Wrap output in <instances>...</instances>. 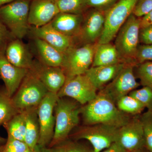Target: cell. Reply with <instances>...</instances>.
<instances>
[{"label":"cell","instance_id":"obj_15","mask_svg":"<svg viewBox=\"0 0 152 152\" xmlns=\"http://www.w3.org/2000/svg\"><path fill=\"white\" fill-rule=\"evenodd\" d=\"M60 12L57 0H31L29 23L31 27L42 26L50 23Z\"/></svg>","mask_w":152,"mask_h":152},{"label":"cell","instance_id":"obj_36","mask_svg":"<svg viewBox=\"0 0 152 152\" xmlns=\"http://www.w3.org/2000/svg\"><path fill=\"white\" fill-rule=\"evenodd\" d=\"M117 0H88V6L100 10L107 11Z\"/></svg>","mask_w":152,"mask_h":152},{"label":"cell","instance_id":"obj_1","mask_svg":"<svg viewBox=\"0 0 152 152\" xmlns=\"http://www.w3.org/2000/svg\"><path fill=\"white\" fill-rule=\"evenodd\" d=\"M81 114L86 125L104 124L119 128L131 118L129 114L119 110L110 98L99 93L95 99L81 107Z\"/></svg>","mask_w":152,"mask_h":152},{"label":"cell","instance_id":"obj_5","mask_svg":"<svg viewBox=\"0 0 152 152\" xmlns=\"http://www.w3.org/2000/svg\"><path fill=\"white\" fill-rule=\"evenodd\" d=\"M48 92L36 75L29 70L12 99L15 107L22 111L38 107Z\"/></svg>","mask_w":152,"mask_h":152},{"label":"cell","instance_id":"obj_42","mask_svg":"<svg viewBox=\"0 0 152 152\" xmlns=\"http://www.w3.org/2000/svg\"><path fill=\"white\" fill-rule=\"evenodd\" d=\"M24 152H33V150H31L30 149H29L27 150V151H25Z\"/></svg>","mask_w":152,"mask_h":152},{"label":"cell","instance_id":"obj_2","mask_svg":"<svg viewBox=\"0 0 152 152\" xmlns=\"http://www.w3.org/2000/svg\"><path fill=\"white\" fill-rule=\"evenodd\" d=\"M80 104L67 97H58L55 105L54 133L49 148L65 140L71 131L78 124Z\"/></svg>","mask_w":152,"mask_h":152},{"label":"cell","instance_id":"obj_8","mask_svg":"<svg viewBox=\"0 0 152 152\" xmlns=\"http://www.w3.org/2000/svg\"><path fill=\"white\" fill-rule=\"evenodd\" d=\"M118 129L104 124L86 125L79 127L72 136L77 140H87L92 145L94 152H100L116 141Z\"/></svg>","mask_w":152,"mask_h":152},{"label":"cell","instance_id":"obj_19","mask_svg":"<svg viewBox=\"0 0 152 152\" xmlns=\"http://www.w3.org/2000/svg\"><path fill=\"white\" fill-rule=\"evenodd\" d=\"M83 19V15L60 12L50 23L61 34L76 39L80 31Z\"/></svg>","mask_w":152,"mask_h":152},{"label":"cell","instance_id":"obj_18","mask_svg":"<svg viewBox=\"0 0 152 152\" xmlns=\"http://www.w3.org/2000/svg\"><path fill=\"white\" fill-rule=\"evenodd\" d=\"M5 55L12 64L23 69H30L34 59L28 47L21 39L15 38L8 44Z\"/></svg>","mask_w":152,"mask_h":152},{"label":"cell","instance_id":"obj_39","mask_svg":"<svg viewBox=\"0 0 152 152\" xmlns=\"http://www.w3.org/2000/svg\"><path fill=\"white\" fill-rule=\"evenodd\" d=\"M152 24V10L140 18V29Z\"/></svg>","mask_w":152,"mask_h":152},{"label":"cell","instance_id":"obj_27","mask_svg":"<svg viewBox=\"0 0 152 152\" xmlns=\"http://www.w3.org/2000/svg\"><path fill=\"white\" fill-rule=\"evenodd\" d=\"M60 12L83 15L87 8L88 0H57Z\"/></svg>","mask_w":152,"mask_h":152},{"label":"cell","instance_id":"obj_13","mask_svg":"<svg viewBox=\"0 0 152 152\" xmlns=\"http://www.w3.org/2000/svg\"><path fill=\"white\" fill-rule=\"evenodd\" d=\"M129 152L140 151L145 145L143 129L140 115L131 118L118 130L116 141Z\"/></svg>","mask_w":152,"mask_h":152},{"label":"cell","instance_id":"obj_21","mask_svg":"<svg viewBox=\"0 0 152 152\" xmlns=\"http://www.w3.org/2000/svg\"><path fill=\"white\" fill-rule=\"evenodd\" d=\"M125 64L119 63L112 65L91 66L85 74L97 89L101 90L111 81Z\"/></svg>","mask_w":152,"mask_h":152},{"label":"cell","instance_id":"obj_9","mask_svg":"<svg viewBox=\"0 0 152 152\" xmlns=\"http://www.w3.org/2000/svg\"><path fill=\"white\" fill-rule=\"evenodd\" d=\"M58 96L56 94L48 93L37 107V114L40 126L38 145L43 147L49 146L54 136L56 118L55 105Z\"/></svg>","mask_w":152,"mask_h":152},{"label":"cell","instance_id":"obj_7","mask_svg":"<svg viewBox=\"0 0 152 152\" xmlns=\"http://www.w3.org/2000/svg\"><path fill=\"white\" fill-rule=\"evenodd\" d=\"M97 44L76 45L65 53L62 69L66 78L84 75L91 67Z\"/></svg>","mask_w":152,"mask_h":152},{"label":"cell","instance_id":"obj_14","mask_svg":"<svg viewBox=\"0 0 152 152\" xmlns=\"http://www.w3.org/2000/svg\"><path fill=\"white\" fill-rule=\"evenodd\" d=\"M29 70L36 75L50 92L58 94L66 80L62 68L47 66L38 59L34 60Z\"/></svg>","mask_w":152,"mask_h":152},{"label":"cell","instance_id":"obj_30","mask_svg":"<svg viewBox=\"0 0 152 152\" xmlns=\"http://www.w3.org/2000/svg\"><path fill=\"white\" fill-rule=\"evenodd\" d=\"M48 148L50 152H94L77 143L68 141L67 139Z\"/></svg>","mask_w":152,"mask_h":152},{"label":"cell","instance_id":"obj_26","mask_svg":"<svg viewBox=\"0 0 152 152\" xmlns=\"http://www.w3.org/2000/svg\"><path fill=\"white\" fill-rule=\"evenodd\" d=\"M116 105L122 112L134 115H140L145 108L142 104L129 95L120 99L116 103Z\"/></svg>","mask_w":152,"mask_h":152},{"label":"cell","instance_id":"obj_24","mask_svg":"<svg viewBox=\"0 0 152 152\" xmlns=\"http://www.w3.org/2000/svg\"><path fill=\"white\" fill-rule=\"evenodd\" d=\"M3 125L9 137L24 142L26 126L23 111H20Z\"/></svg>","mask_w":152,"mask_h":152},{"label":"cell","instance_id":"obj_23","mask_svg":"<svg viewBox=\"0 0 152 152\" xmlns=\"http://www.w3.org/2000/svg\"><path fill=\"white\" fill-rule=\"evenodd\" d=\"M119 63H124L114 45L110 42L97 44L92 67L112 65Z\"/></svg>","mask_w":152,"mask_h":152},{"label":"cell","instance_id":"obj_38","mask_svg":"<svg viewBox=\"0 0 152 152\" xmlns=\"http://www.w3.org/2000/svg\"><path fill=\"white\" fill-rule=\"evenodd\" d=\"M102 152H129L124 148L118 142H115L113 143Z\"/></svg>","mask_w":152,"mask_h":152},{"label":"cell","instance_id":"obj_28","mask_svg":"<svg viewBox=\"0 0 152 152\" xmlns=\"http://www.w3.org/2000/svg\"><path fill=\"white\" fill-rule=\"evenodd\" d=\"M136 75L143 87L152 89V61H148L136 66Z\"/></svg>","mask_w":152,"mask_h":152},{"label":"cell","instance_id":"obj_11","mask_svg":"<svg viewBox=\"0 0 152 152\" xmlns=\"http://www.w3.org/2000/svg\"><path fill=\"white\" fill-rule=\"evenodd\" d=\"M97 90L84 74L66 78L64 85L57 95L58 97L72 98L84 105L96 98Z\"/></svg>","mask_w":152,"mask_h":152},{"label":"cell","instance_id":"obj_17","mask_svg":"<svg viewBox=\"0 0 152 152\" xmlns=\"http://www.w3.org/2000/svg\"><path fill=\"white\" fill-rule=\"evenodd\" d=\"M28 70L12 64L7 59L5 53H0V78L10 97L17 91Z\"/></svg>","mask_w":152,"mask_h":152},{"label":"cell","instance_id":"obj_10","mask_svg":"<svg viewBox=\"0 0 152 152\" xmlns=\"http://www.w3.org/2000/svg\"><path fill=\"white\" fill-rule=\"evenodd\" d=\"M135 66L132 64H126L117 75L99 93L105 95L116 104L121 98L140 86L134 73Z\"/></svg>","mask_w":152,"mask_h":152},{"label":"cell","instance_id":"obj_34","mask_svg":"<svg viewBox=\"0 0 152 152\" xmlns=\"http://www.w3.org/2000/svg\"><path fill=\"white\" fill-rule=\"evenodd\" d=\"M152 10V0H139L132 14L138 18H142Z\"/></svg>","mask_w":152,"mask_h":152},{"label":"cell","instance_id":"obj_16","mask_svg":"<svg viewBox=\"0 0 152 152\" xmlns=\"http://www.w3.org/2000/svg\"><path fill=\"white\" fill-rule=\"evenodd\" d=\"M29 34L32 38L43 40L64 53L77 45L75 38L61 34L53 27L50 23L39 27L31 26Z\"/></svg>","mask_w":152,"mask_h":152},{"label":"cell","instance_id":"obj_40","mask_svg":"<svg viewBox=\"0 0 152 152\" xmlns=\"http://www.w3.org/2000/svg\"><path fill=\"white\" fill-rule=\"evenodd\" d=\"M33 152H50V151H49L48 148H47V147L42 146L37 144L33 149Z\"/></svg>","mask_w":152,"mask_h":152},{"label":"cell","instance_id":"obj_22","mask_svg":"<svg viewBox=\"0 0 152 152\" xmlns=\"http://www.w3.org/2000/svg\"><path fill=\"white\" fill-rule=\"evenodd\" d=\"M37 107L30 108L23 111L26 121L24 142L30 149L33 150L37 145L39 138L40 126L37 114Z\"/></svg>","mask_w":152,"mask_h":152},{"label":"cell","instance_id":"obj_20","mask_svg":"<svg viewBox=\"0 0 152 152\" xmlns=\"http://www.w3.org/2000/svg\"><path fill=\"white\" fill-rule=\"evenodd\" d=\"M37 54V59L44 64L63 68L65 62V53L60 51L43 40L32 38Z\"/></svg>","mask_w":152,"mask_h":152},{"label":"cell","instance_id":"obj_33","mask_svg":"<svg viewBox=\"0 0 152 152\" xmlns=\"http://www.w3.org/2000/svg\"><path fill=\"white\" fill-rule=\"evenodd\" d=\"M148 61H152V45H139L135 58L136 66Z\"/></svg>","mask_w":152,"mask_h":152},{"label":"cell","instance_id":"obj_29","mask_svg":"<svg viewBox=\"0 0 152 152\" xmlns=\"http://www.w3.org/2000/svg\"><path fill=\"white\" fill-rule=\"evenodd\" d=\"M140 118L143 129L145 146L152 152V111L148 110L140 115Z\"/></svg>","mask_w":152,"mask_h":152},{"label":"cell","instance_id":"obj_4","mask_svg":"<svg viewBox=\"0 0 152 152\" xmlns=\"http://www.w3.org/2000/svg\"><path fill=\"white\" fill-rule=\"evenodd\" d=\"M140 18L131 15L119 30L114 45L125 64L136 66L135 58L140 42Z\"/></svg>","mask_w":152,"mask_h":152},{"label":"cell","instance_id":"obj_41","mask_svg":"<svg viewBox=\"0 0 152 152\" xmlns=\"http://www.w3.org/2000/svg\"><path fill=\"white\" fill-rule=\"evenodd\" d=\"M14 1L15 0H0V8Z\"/></svg>","mask_w":152,"mask_h":152},{"label":"cell","instance_id":"obj_37","mask_svg":"<svg viewBox=\"0 0 152 152\" xmlns=\"http://www.w3.org/2000/svg\"><path fill=\"white\" fill-rule=\"evenodd\" d=\"M140 42L143 45H152V24L140 29Z\"/></svg>","mask_w":152,"mask_h":152},{"label":"cell","instance_id":"obj_35","mask_svg":"<svg viewBox=\"0 0 152 152\" xmlns=\"http://www.w3.org/2000/svg\"><path fill=\"white\" fill-rule=\"evenodd\" d=\"M15 38L0 20V53H5L8 44Z\"/></svg>","mask_w":152,"mask_h":152},{"label":"cell","instance_id":"obj_32","mask_svg":"<svg viewBox=\"0 0 152 152\" xmlns=\"http://www.w3.org/2000/svg\"><path fill=\"white\" fill-rule=\"evenodd\" d=\"M29 149L24 142L8 137L5 145L0 148V152H24Z\"/></svg>","mask_w":152,"mask_h":152},{"label":"cell","instance_id":"obj_6","mask_svg":"<svg viewBox=\"0 0 152 152\" xmlns=\"http://www.w3.org/2000/svg\"><path fill=\"white\" fill-rule=\"evenodd\" d=\"M139 0H118L106 12L105 23L98 44L110 43L131 15Z\"/></svg>","mask_w":152,"mask_h":152},{"label":"cell","instance_id":"obj_25","mask_svg":"<svg viewBox=\"0 0 152 152\" xmlns=\"http://www.w3.org/2000/svg\"><path fill=\"white\" fill-rule=\"evenodd\" d=\"M20 111L14 105L5 86L0 87V126Z\"/></svg>","mask_w":152,"mask_h":152},{"label":"cell","instance_id":"obj_12","mask_svg":"<svg viewBox=\"0 0 152 152\" xmlns=\"http://www.w3.org/2000/svg\"><path fill=\"white\" fill-rule=\"evenodd\" d=\"M106 12L95 9L83 15L80 31L75 39L77 45L98 43L104 28Z\"/></svg>","mask_w":152,"mask_h":152},{"label":"cell","instance_id":"obj_3","mask_svg":"<svg viewBox=\"0 0 152 152\" xmlns=\"http://www.w3.org/2000/svg\"><path fill=\"white\" fill-rule=\"evenodd\" d=\"M31 2V0H15L0 8V20L17 39L22 40L29 32Z\"/></svg>","mask_w":152,"mask_h":152},{"label":"cell","instance_id":"obj_31","mask_svg":"<svg viewBox=\"0 0 152 152\" xmlns=\"http://www.w3.org/2000/svg\"><path fill=\"white\" fill-rule=\"evenodd\" d=\"M147 108L148 110L152 111V89L148 87H143L134 90L129 94Z\"/></svg>","mask_w":152,"mask_h":152}]
</instances>
